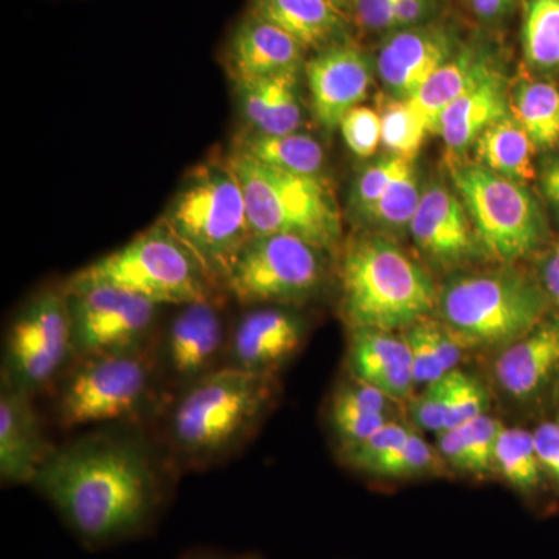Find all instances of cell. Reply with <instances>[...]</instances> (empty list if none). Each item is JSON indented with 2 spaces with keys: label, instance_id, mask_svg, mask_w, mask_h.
<instances>
[{
  "label": "cell",
  "instance_id": "obj_1",
  "mask_svg": "<svg viewBox=\"0 0 559 559\" xmlns=\"http://www.w3.org/2000/svg\"><path fill=\"white\" fill-rule=\"evenodd\" d=\"M33 485L90 547L139 535L162 502L159 476L145 448L109 433L55 448Z\"/></svg>",
  "mask_w": 559,
  "mask_h": 559
},
{
  "label": "cell",
  "instance_id": "obj_2",
  "mask_svg": "<svg viewBox=\"0 0 559 559\" xmlns=\"http://www.w3.org/2000/svg\"><path fill=\"white\" fill-rule=\"evenodd\" d=\"M341 311L352 330H406L437 310L428 271L385 235L353 238L341 263Z\"/></svg>",
  "mask_w": 559,
  "mask_h": 559
},
{
  "label": "cell",
  "instance_id": "obj_3",
  "mask_svg": "<svg viewBox=\"0 0 559 559\" xmlns=\"http://www.w3.org/2000/svg\"><path fill=\"white\" fill-rule=\"evenodd\" d=\"M274 390L271 374L219 367L183 388L171 412L173 444L193 462L230 454L266 415Z\"/></svg>",
  "mask_w": 559,
  "mask_h": 559
},
{
  "label": "cell",
  "instance_id": "obj_4",
  "mask_svg": "<svg viewBox=\"0 0 559 559\" xmlns=\"http://www.w3.org/2000/svg\"><path fill=\"white\" fill-rule=\"evenodd\" d=\"M160 224L223 286L231 264L252 237L245 194L229 160L194 170L180 187Z\"/></svg>",
  "mask_w": 559,
  "mask_h": 559
},
{
  "label": "cell",
  "instance_id": "obj_5",
  "mask_svg": "<svg viewBox=\"0 0 559 559\" xmlns=\"http://www.w3.org/2000/svg\"><path fill=\"white\" fill-rule=\"evenodd\" d=\"M547 294L521 272L459 275L439 290L437 311L463 349L506 348L544 322Z\"/></svg>",
  "mask_w": 559,
  "mask_h": 559
},
{
  "label": "cell",
  "instance_id": "obj_6",
  "mask_svg": "<svg viewBox=\"0 0 559 559\" xmlns=\"http://www.w3.org/2000/svg\"><path fill=\"white\" fill-rule=\"evenodd\" d=\"M229 164L240 180L252 235H290L325 252L340 246L341 210L322 176L275 170L238 153Z\"/></svg>",
  "mask_w": 559,
  "mask_h": 559
},
{
  "label": "cell",
  "instance_id": "obj_7",
  "mask_svg": "<svg viewBox=\"0 0 559 559\" xmlns=\"http://www.w3.org/2000/svg\"><path fill=\"white\" fill-rule=\"evenodd\" d=\"M95 285L138 294L159 307L212 299L215 288L197 259L160 223L83 267L66 286Z\"/></svg>",
  "mask_w": 559,
  "mask_h": 559
},
{
  "label": "cell",
  "instance_id": "obj_8",
  "mask_svg": "<svg viewBox=\"0 0 559 559\" xmlns=\"http://www.w3.org/2000/svg\"><path fill=\"white\" fill-rule=\"evenodd\" d=\"M451 178L488 259L513 263L543 246L546 221L524 183L496 175L479 164L455 162Z\"/></svg>",
  "mask_w": 559,
  "mask_h": 559
},
{
  "label": "cell",
  "instance_id": "obj_9",
  "mask_svg": "<svg viewBox=\"0 0 559 559\" xmlns=\"http://www.w3.org/2000/svg\"><path fill=\"white\" fill-rule=\"evenodd\" d=\"M154 388L148 347L76 359L58 390L61 428L76 429L138 417Z\"/></svg>",
  "mask_w": 559,
  "mask_h": 559
},
{
  "label": "cell",
  "instance_id": "obj_10",
  "mask_svg": "<svg viewBox=\"0 0 559 559\" xmlns=\"http://www.w3.org/2000/svg\"><path fill=\"white\" fill-rule=\"evenodd\" d=\"M325 253L290 235H252L231 264L223 288L246 307L299 304L322 288Z\"/></svg>",
  "mask_w": 559,
  "mask_h": 559
},
{
  "label": "cell",
  "instance_id": "obj_11",
  "mask_svg": "<svg viewBox=\"0 0 559 559\" xmlns=\"http://www.w3.org/2000/svg\"><path fill=\"white\" fill-rule=\"evenodd\" d=\"M2 382L35 396L57 381L73 355L72 319L64 289L33 297L11 322Z\"/></svg>",
  "mask_w": 559,
  "mask_h": 559
},
{
  "label": "cell",
  "instance_id": "obj_12",
  "mask_svg": "<svg viewBox=\"0 0 559 559\" xmlns=\"http://www.w3.org/2000/svg\"><path fill=\"white\" fill-rule=\"evenodd\" d=\"M76 359L146 347L159 305L112 286L68 288Z\"/></svg>",
  "mask_w": 559,
  "mask_h": 559
},
{
  "label": "cell",
  "instance_id": "obj_13",
  "mask_svg": "<svg viewBox=\"0 0 559 559\" xmlns=\"http://www.w3.org/2000/svg\"><path fill=\"white\" fill-rule=\"evenodd\" d=\"M227 344L229 337L215 301L183 305L165 334L162 366L173 381L187 388L224 366Z\"/></svg>",
  "mask_w": 559,
  "mask_h": 559
},
{
  "label": "cell",
  "instance_id": "obj_14",
  "mask_svg": "<svg viewBox=\"0 0 559 559\" xmlns=\"http://www.w3.org/2000/svg\"><path fill=\"white\" fill-rule=\"evenodd\" d=\"M305 73L312 114L326 132L340 130L342 119L366 100L373 83L369 57L352 40L318 51Z\"/></svg>",
  "mask_w": 559,
  "mask_h": 559
},
{
  "label": "cell",
  "instance_id": "obj_15",
  "mask_svg": "<svg viewBox=\"0 0 559 559\" xmlns=\"http://www.w3.org/2000/svg\"><path fill=\"white\" fill-rule=\"evenodd\" d=\"M409 230L418 252L443 270L463 266L484 253L462 198L443 183L423 191Z\"/></svg>",
  "mask_w": 559,
  "mask_h": 559
},
{
  "label": "cell",
  "instance_id": "obj_16",
  "mask_svg": "<svg viewBox=\"0 0 559 559\" xmlns=\"http://www.w3.org/2000/svg\"><path fill=\"white\" fill-rule=\"evenodd\" d=\"M305 336L307 323L296 312L277 305L255 307L231 331L226 366L274 377L299 352Z\"/></svg>",
  "mask_w": 559,
  "mask_h": 559
},
{
  "label": "cell",
  "instance_id": "obj_17",
  "mask_svg": "<svg viewBox=\"0 0 559 559\" xmlns=\"http://www.w3.org/2000/svg\"><path fill=\"white\" fill-rule=\"evenodd\" d=\"M459 50L457 40L444 25H415L390 32L374 68L396 98H411Z\"/></svg>",
  "mask_w": 559,
  "mask_h": 559
},
{
  "label": "cell",
  "instance_id": "obj_18",
  "mask_svg": "<svg viewBox=\"0 0 559 559\" xmlns=\"http://www.w3.org/2000/svg\"><path fill=\"white\" fill-rule=\"evenodd\" d=\"M33 396L2 382L0 388V479L33 485L55 447L44 436Z\"/></svg>",
  "mask_w": 559,
  "mask_h": 559
},
{
  "label": "cell",
  "instance_id": "obj_19",
  "mask_svg": "<svg viewBox=\"0 0 559 559\" xmlns=\"http://www.w3.org/2000/svg\"><path fill=\"white\" fill-rule=\"evenodd\" d=\"M305 51L288 33L248 11L231 32L226 64L234 81L272 79L305 70Z\"/></svg>",
  "mask_w": 559,
  "mask_h": 559
},
{
  "label": "cell",
  "instance_id": "obj_20",
  "mask_svg": "<svg viewBox=\"0 0 559 559\" xmlns=\"http://www.w3.org/2000/svg\"><path fill=\"white\" fill-rule=\"evenodd\" d=\"M348 362L355 380L380 389L390 400L411 399L417 388L407 342L393 331L352 330Z\"/></svg>",
  "mask_w": 559,
  "mask_h": 559
},
{
  "label": "cell",
  "instance_id": "obj_21",
  "mask_svg": "<svg viewBox=\"0 0 559 559\" xmlns=\"http://www.w3.org/2000/svg\"><path fill=\"white\" fill-rule=\"evenodd\" d=\"M559 367V320H544L535 330L500 352L495 374L507 395L533 399Z\"/></svg>",
  "mask_w": 559,
  "mask_h": 559
},
{
  "label": "cell",
  "instance_id": "obj_22",
  "mask_svg": "<svg viewBox=\"0 0 559 559\" xmlns=\"http://www.w3.org/2000/svg\"><path fill=\"white\" fill-rule=\"evenodd\" d=\"M249 13L316 53L349 40L348 17L326 0H249Z\"/></svg>",
  "mask_w": 559,
  "mask_h": 559
},
{
  "label": "cell",
  "instance_id": "obj_23",
  "mask_svg": "<svg viewBox=\"0 0 559 559\" xmlns=\"http://www.w3.org/2000/svg\"><path fill=\"white\" fill-rule=\"evenodd\" d=\"M299 75L288 73L272 79L235 81L238 106L249 132L282 135L300 131L304 106Z\"/></svg>",
  "mask_w": 559,
  "mask_h": 559
},
{
  "label": "cell",
  "instance_id": "obj_24",
  "mask_svg": "<svg viewBox=\"0 0 559 559\" xmlns=\"http://www.w3.org/2000/svg\"><path fill=\"white\" fill-rule=\"evenodd\" d=\"M496 72L498 70L492 66L491 58L473 47H465L432 73L406 100H409L430 134H439L440 119L444 110Z\"/></svg>",
  "mask_w": 559,
  "mask_h": 559
},
{
  "label": "cell",
  "instance_id": "obj_25",
  "mask_svg": "<svg viewBox=\"0 0 559 559\" xmlns=\"http://www.w3.org/2000/svg\"><path fill=\"white\" fill-rule=\"evenodd\" d=\"M507 114H510V106L506 81L496 72L444 110L439 134L455 157L476 145L480 135Z\"/></svg>",
  "mask_w": 559,
  "mask_h": 559
},
{
  "label": "cell",
  "instance_id": "obj_26",
  "mask_svg": "<svg viewBox=\"0 0 559 559\" xmlns=\"http://www.w3.org/2000/svg\"><path fill=\"white\" fill-rule=\"evenodd\" d=\"M474 146L477 164L496 175L524 186L536 178L535 143L511 114L492 123Z\"/></svg>",
  "mask_w": 559,
  "mask_h": 559
},
{
  "label": "cell",
  "instance_id": "obj_27",
  "mask_svg": "<svg viewBox=\"0 0 559 559\" xmlns=\"http://www.w3.org/2000/svg\"><path fill=\"white\" fill-rule=\"evenodd\" d=\"M234 153L293 175L322 176L325 167L322 145L312 135L300 131L282 135L248 132L238 139Z\"/></svg>",
  "mask_w": 559,
  "mask_h": 559
},
{
  "label": "cell",
  "instance_id": "obj_28",
  "mask_svg": "<svg viewBox=\"0 0 559 559\" xmlns=\"http://www.w3.org/2000/svg\"><path fill=\"white\" fill-rule=\"evenodd\" d=\"M510 114L536 150L559 146V90L546 81H522L509 98Z\"/></svg>",
  "mask_w": 559,
  "mask_h": 559
},
{
  "label": "cell",
  "instance_id": "obj_29",
  "mask_svg": "<svg viewBox=\"0 0 559 559\" xmlns=\"http://www.w3.org/2000/svg\"><path fill=\"white\" fill-rule=\"evenodd\" d=\"M522 47L525 61L533 69L559 68V0H528Z\"/></svg>",
  "mask_w": 559,
  "mask_h": 559
},
{
  "label": "cell",
  "instance_id": "obj_30",
  "mask_svg": "<svg viewBox=\"0 0 559 559\" xmlns=\"http://www.w3.org/2000/svg\"><path fill=\"white\" fill-rule=\"evenodd\" d=\"M495 469L502 479L521 492L538 488L540 468L533 432L520 428H503L495 454Z\"/></svg>",
  "mask_w": 559,
  "mask_h": 559
},
{
  "label": "cell",
  "instance_id": "obj_31",
  "mask_svg": "<svg viewBox=\"0 0 559 559\" xmlns=\"http://www.w3.org/2000/svg\"><path fill=\"white\" fill-rule=\"evenodd\" d=\"M382 143L393 156L414 162L421 151L428 128L406 98H393L381 109Z\"/></svg>",
  "mask_w": 559,
  "mask_h": 559
},
{
  "label": "cell",
  "instance_id": "obj_32",
  "mask_svg": "<svg viewBox=\"0 0 559 559\" xmlns=\"http://www.w3.org/2000/svg\"><path fill=\"white\" fill-rule=\"evenodd\" d=\"M421 197L423 191L419 190L411 162L364 219L384 230L409 229Z\"/></svg>",
  "mask_w": 559,
  "mask_h": 559
},
{
  "label": "cell",
  "instance_id": "obj_33",
  "mask_svg": "<svg viewBox=\"0 0 559 559\" xmlns=\"http://www.w3.org/2000/svg\"><path fill=\"white\" fill-rule=\"evenodd\" d=\"M440 460L443 459L439 451L433 450L428 441L412 430L409 439L374 463L367 474L385 479H412L439 471Z\"/></svg>",
  "mask_w": 559,
  "mask_h": 559
},
{
  "label": "cell",
  "instance_id": "obj_34",
  "mask_svg": "<svg viewBox=\"0 0 559 559\" xmlns=\"http://www.w3.org/2000/svg\"><path fill=\"white\" fill-rule=\"evenodd\" d=\"M448 382V429L487 415L489 395L476 377L459 369L447 374Z\"/></svg>",
  "mask_w": 559,
  "mask_h": 559
},
{
  "label": "cell",
  "instance_id": "obj_35",
  "mask_svg": "<svg viewBox=\"0 0 559 559\" xmlns=\"http://www.w3.org/2000/svg\"><path fill=\"white\" fill-rule=\"evenodd\" d=\"M407 164L411 162L390 154L385 159L367 168L353 187L352 198H349L353 212L360 218H366L370 210L381 200L382 194L392 186L393 180L399 178L401 171L407 167Z\"/></svg>",
  "mask_w": 559,
  "mask_h": 559
},
{
  "label": "cell",
  "instance_id": "obj_36",
  "mask_svg": "<svg viewBox=\"0 0 559 559\" xmlns=\"http://www.w3.org/2000/svg\"><path fill=\"white\" fill-rule=\"evenodd\" d=\"M340 130L345 145L355 156H373L382 142L381 114L369 106H356L341 121Z\"/></svg>",
  "mask_w": 559,
  "mask_h": 559
},
{
  "label": "cell",
  "instance_id": "obj_37",
  "mask_svg": "<svg viewBox=\"0 0 559 559\" xmlns=\"http://www.w3.org/2000/svg\"><path fill=\"white\" fill-rule=\"evenodd\" d=\"M411 432L412 429L390 419L388 425L382 426L369 439L342 451V454H344L345 462L352 468L367 473L374 463L380 462L381 459H384L385 455L395 451L404 441L409 439Z\"/></svg>",
  "mask_w": 559,
  "mask_h": 559
},
{
  "label": "cell",
  "instance_id": "obj_38",
  "mask_svg": "<svg viewBox=\"0 0 559 559\" xmlns=\"http://www.w3.org/2000/svg\"><path fill=\"white\" fill-rule=\"evenodd\" d=\"M390 421L389 415L367 414L331 401L330 425L342 451L362 443Z\"/></svg>",
  "mask_w": 559,
  "mask_h": 559
},
{
  "label": "cell",
  "instance_id": "obj_39",
  "mask_svg": "<svg viewBox=\"0 0 559 559\" xmlns=\"http://www.w3.org/2000/svg\"><path fill=\"white\" fill-rule=\"evenodd\" d=\"M428 319L414 323L409 329L404 330L403 334L411 352L415 384L423 385V388L441 380L444 374H448L447 370L441 366L432 341H430Z\"/></svg>",
  "mask_w": 559,
  "mask_h": 559
},
{
  "label": "cell",
  "instance_id": "obj_40",
  "mask_svg": "<svg viewBox=\"0 0 559 559\" xmlns=\"http://www.w3.org/2000/svg\"><path fill=\"white\" fill-rule=\"evenodd\" d=\"M460 428L465 433L471 457H473L474 476H485L489 471L495 469L496 447L503 429L502 423L489 415H481Z\"/></svg>",
  "mask_w": 559,
  "mask_h": 559
},
{
  "label": "cell",
  "instance_id": "obj_41",
  "mask_svg": "<svg viewBox=\"0 0 559 559\" xmlns=\"http://www.w3.org/2000/svg\"><path fill=\"white\" fill-rule=\"evenodd\" d=\"M448 382L447 374L441 380L426 385L418 396L411 401V415L419 429L440 433L448 429Z\"/></svg>",
  "mask_w": 559,
  "mask_h": 559
},
{
  "label": "cell",
  "instance_id": "obj_42",
  "mask_svg": "<svg viewBox=\"0 0 559 559\" xmlns=\"http://www.w3.org/2000/svg\"><path fill=\"white\" fill-rule=\"evenodd\" d=\"M334 403L352 409L367 412V414L389 415L392 401L380 389L359 380L341 385L333 395Z\"/></svg>",
  "mask_w": 559,
  "mask_h": 559
},
{
  "label": "cell",
  "instance_id": "obj_43",
  "mask_svg": "<svg viewBox=\"0 0 559 559\" xmlns=\"http://www.w3.org/2000/svg\"><path fill=\"white\" fill-rule=\"evenodd\" d=\"M356 24L366 32H395V0H355Z\"/></svg>",
  "mask_w": 559,
  "mask_h": 559
},
{
  "label": "cell",
  "instance_id": "obj_44",
  "mask_svg": "<svg viewBox=\"0 0 559 559\" xmlns=\"http://www.w3.org/2000/svg\"><path fill=\"white\" fill-rule=\"evenodd\" d=\"M540 468L559 487V423H543L533 432Z\"/></svg>",
  "mask_w": 559,
  "mask_h": 559
},
{
  "label": "cell",
  "instance_id": "obj_45",
  "mask_svg": "<svg viewBox=\"0 0 559 559\" xmlns=\"http://www.w3.org/2000/svg\"><path fill=\"white\" fill-rule=\"evenodd\" d=\"M437 451H439L443 462H447L452 468L474 474L473 457H471L465 433H463L460 426L439 433Z\"/></svg>",
  "mask_w": 559,
  "mask_h": 559
},
{
  "label": "cell",
  "instance_id": "obj_46",
  "mask_svg": "<svg viewBox=\"0 0 559 559\" xmlns=\"http://www.w3.org/2000/svg\"><path fill=\"white\" fill-rule=\"evenodd\" d=\"M432 13V0H395L396 31L426 24Z\"/></svg>",
  "mask_w": 559,
  "mask_h": 559
},
{
  "label": "cell",
  "instance_id": "obj_47",
  "mask_svg": "<svg viewBox=\"0 0 559 559\" xmlns=\"http://www.w3.org/2000/svg\"><path fill=\"white\" fill-rule=\"evenodd\" d=\"M539 275L547 297L559 304V249L540 261Z\"/></svg>",
  "mask_w": 559,
  "mask_h": 559
},
{
  "label": "cell",
  "instance_id": "obj_48",
  "mask_svg": "<svg viewBox=\"0 0 559 559\" xmlns=\"http://www.w3.org/2000/svg\"><path fill=\"white\" fill-rule=\"evenodd\" d=\"M474 13L481 21H498L506 16L507 11L513 5V0H469Z\"/></svg>",
  "mask_w": 559,
  "mask_h": 559
},
{
  "label": "cell",
  "instance_id": "obj_49",
  "mask_svg": "<svg viewBox=\"0 0 559 559\" xmlns=\"http://www.w3.org/2000/svg\"><path fill=\"white\" fill-rule=\"evenodd\" d=\"M543 189L551 204L559 210V159L550 162L544 170Z\"/></svg>",
  "mask_w": 559,
  "mask_h": 559
},
{
  "label": "cell",
  "instance_id": "obj_50",
  "mask_svg": "<svg viewBox=\"0 0 559 559\" xmlns=\"http://www.w3.org/2000/svg\"><path fill=\"white\" fill-rule=\"evenodd\" d=\"M326 2H330L334 9L340 10L347 17L352 14L353 5H355V0H326Z\"/></svg>",
  "mask_w": 559,
  "mask_h": 559
},
{
  "label": "cell",
  "instance_id": "obj_51",
  "mask_svg": "<svg viewBox=\"0 0 559 559\" xmlns=\"http://www.w3.org/2000/svg\"><path fill=\"white\" fill-rule=\"evenodd\" d=\"M183 559H219L218 557H213V555H190V557L183 558Z\"/></svg>",
  "mask_w": 559,
  "mask_h": 559
},
{
  "label": "cell",
  "instance_id": "obj_52",
  "mask_svg": "<svg viewBox=\"0 0 559 559\" xmlns=\"http://www.w3.org/2000/svg\"><path fill=\"white\" fill-rule=\"evenodd\" d=\"M240 559H259V558H255V557H242Z\"/></svg>",
  "mask_w": 559,
  "mask_h": 559
}]
</instances>
